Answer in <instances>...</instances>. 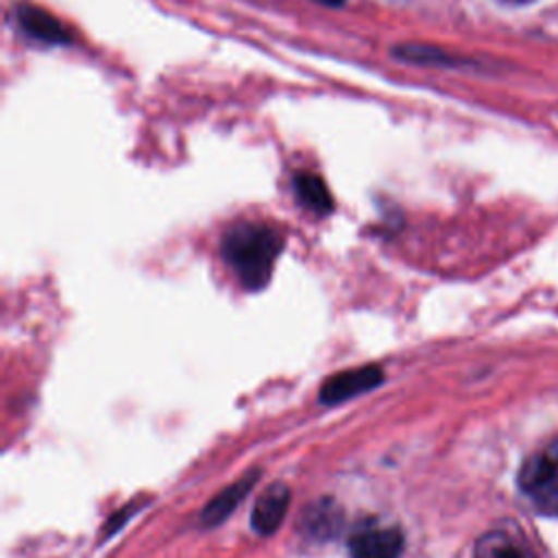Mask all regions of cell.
Returning a JSON list of instances; mask_svg holds the SVG:
<instances>
[{
  "label": "cell",
  "instance_id": "obj_3",
  "mask_svg": "<svg viewBox=\"0 0 558 558\" xmlns=\"http://www.w3.org/2000/svg\"><path fill=\"white\" fill-rule=\"evenodd\" d=\"M403 532L395 525L366 523L349 536L351 558H399L403 554Z\"/></svg>",
  "mask_w": 558,
  "mask_h": 558
},
{
  "label": "cell",
  "instance_id": "obj_7",
  "mask_svg": "<svg viewBox=\"0 0 558 558\" xmlns=\"http://www.w3.org/2000/svg\"><path fill=\"white\" fill-rule=\"evenodd\" d=\"M473 558H536V554L519 534L490 530L475 541Z\"/></svg>",
  "mask_w": 558,
  "mask_h": 558
},
{
  "label": "cell",
  "instance_id": "obj_5",
  "mask_svg": "<svg viewBox=\"0 0 558 558\" xmlns=\"http://www.w3.org/2000/svg\"><path fill=\"white\" fill-rule=\"evenodd\" d=\"M290 506V488L283 482H275L262 490L251 510V525L257 534H272Z\"/></svg>",
  "mask_w": 558,
  "mask_h": 558
},
{
  "label": "cell",
  "instance_id": "obj_1",
  "mask_svg": "<svg viewBox=\"0 0 558 558\" xmlns=\"http://www.w3.org/2000/svg\"><path fill=\"white\" fill-rule=\"evenodd\" d=\"M279 251V231L259 222H238L222 238V255L227 264L251 290L266 286Z\"/></svg>",
  "mask_w": 558,
  "mask_h": 558
},
{
  "label": "cell",
  "instance_id": "obj_2",
  "mask_svg": "<svg viewBox=\"0 0 558 558\" xmlns=\"http://www.w3.org/2000/svg\"><path fill=\"white\" fill-rule=\"evenodd\" d=\"M517 482L538 512L558 517V438L525 458Z\"/></svg>",
  "mask_w": 558,
  "mask_h": 558
},
{
  "label": "cell",
  "instance_id": "obj_11",
  "mask_svg": "<svg viewBox=\"0 0 558 558\" xmlns=\"http://www.w3.org/2000/svg\"><path fill=\"white\" fill-rule=\"evenodd\" d=\"M506 2H512V4H527V2H534V0H506Z\"/></svg>",
  "mask_w": 558,
  "mask_h": 558
},
{
  "label": "cell",
  "instance_id": "obj_6",
  "mask_svg": "<svg viewBox=\"0 0 558 558\" xmlns=\"http://www.w3.org/2000/svg\"><path fill=\"white\" fill-rule=\"evenodd\" d=\"M342 527V510L333 499H320L310 504L301 517V530L314 541H325L338 534Z\"/></svg>",
  "mask_w": 558,
  "mask_h": 558
},
{
  "label": "cell",
  "instance_id": "obj_9",
  "mask_svg": "<svg viewBox=\"0 0 558 558\" xmlns=\"http://www.w3.org/2000/svg\"><path fill=\"white\" fill-rule=\"evenodd\" d=\"M17 17H20L22 28L26 33H31L33 37H37V39H46V41H65L68 39V33L54 20V15H48L41 9L22 7Z\"/></svg>",
  "mask_w": 558,
  "mask_h": 558
},
{
  "label": "cell",
  "instance_id": "obj_8",
  "mask_svg": "<svg viewBox=\"0 0 558 558\" xmlns=\"http://www.w3.org/2000/svg\"><path fill=\"white\" fill-rule=\"evenodd\" d=\"M255 477L257 473H248L244 477H240L235 484L227 486L225 490H220L201 512V523L203 525H216L220 523L222 519H227L235 508L238 504L242 501V497L253 488L255 484Z\"/></svg>",
  "mask_w": 558,
  "mask_h": 558
},
{
  "label": "cell",
  "instance_id": "obj_10",
  "mask_svg": "<svg viewBox=\"0 0 558 558\" xmlns=\"http://www.w3.org/2000/svg\"><path fill=\"white\" fill-rule=\"evenodd\" d=\"M294 187H296V194L301 198V203L312 209L314 214H329L331 207H333V201L325 187V183L316 177V174H310V172H301L296 179H294Z\"/></svg>",
  "mask_w": 558,
  "mask_h": 558
},
{
  "label": "cell",
  "instance_id": "obj_12",
  "mask_svg": "<svg viewBox=\"0 0 558 558\" xmlns=\"http://www.w3.org/2000/svg\"><path fill=\"white\" fill-rule=\"evenodd\" d=\"M318 2H325V4H340L342 0H318Z\"/></svg>",
  "mask_w": 558,
  "mask_h": 558
},
{
  "label": "cell",
  "instance_id": "obj_4",
  "mask_svg": "<svg viewBox=\"0 0 558 558\" xmlns=\"http://www.w3.org/2000/svg\"><path fill=\"white\" fill-rule=\"evenodd\" d=\"M381 381H384V373L373 364L340 371V373L331 375L329 379H325V384L320 386V401L327 405H333V403L347 401L355 395H362V392L379 386Z\"/></svg>",
  "mask_w": 558,
  "mask_h": 558
}]
</instances>
